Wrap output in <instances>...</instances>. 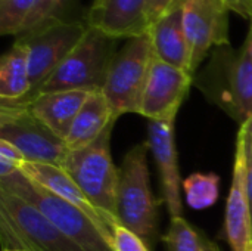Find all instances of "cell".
I'll return each mask as SVG.
<instances>
[{"mask_svg":"<svg viewBox=\"0 0 252 251\" xmlns=\"http://www.w3.org/2000/svg\"><path fill=\"white\" fill-rule=\"evenodd\" d=\"M112 123L94 142L80 149H69L63 170L74 179L89 201L106 217L109 228L120 223L117 219V188L120 169L111 155Z\"/></svg>","mask_w":252,"mask_h":251,"instance_id":"6da1fadb","label":"cell"},{"mask_svg":"<svg viewBox=\"0 0 252 251\" xmlns=\"http://www.w3.org/2000/svg\"><path fill=\"white\" fill-rule=\"evenodd\" d=\"M196 83L244 124L252 114V53L247 41L239 49L216 47Z\"/></svg>","mask_w":252,"mask_h":251,"instance_id":"7a4b0ae2","label":"cell"},{"mask_svg":"<svg viewBox=\"0 0 252 251\" xmlns=\"http://www.w3.org/2000/svg\"><path fill=\"white\" fill-rule=\"evenodd\" d=\"M0 189L9 191L37 207L83 251H114L99 226L84 212L40 186L22 172L0 179Z\"/></svg>","mask_w":252,"mask_h":251,"instance_id":"3957f363","label":"cell"},{"mask_svg":"<svg viewBox=\"0 0 252 251\" xmlns=\"http://www.w3.org/2000/svg\"><path fill=\"white\" fill-rule=\"evenodd\" d=\"M117 41V38L89 25L80 43L31 98L62 90H103L111 64L118 52Z\"/></svg>","mask_w":252,"mask_h":251,"instance_id":"277c9868","label":"cell"},{"mask_svg":"<svg viewBox=\"0 0 252 251\" xmlns=\"http://www.w3.org/2000/svg\"><path fill=\"white\" fill-rule=\"evenodd\" d=\"M148 152V142L139 143L126 154L120 166L117 219L143 241L151 243L158 228V203L151 189Z\"/></svg>","mask_w":252,"mask_h":251,"instance_id":"5b68a950","label":"cell"},{"mask_svg":"<svg viewBox=\"0 0 252 251\" xmlns=\"http://www.w3.org/2000/svg\"><path fill=\"white\" fill-rule=\"evenodd\" d=\"M0 234L3 249L21 251H83L37 207L0 189Z\"/></svg>","mask_w":252,"mask_h":251,"instance_id":"8992f818","label":"cell"},{"mask_svg":"<svg viewBox=\"0 0 252 251\" xmlns=\"http://www.w3.org/2000/svg\"><path fill=\"white\" fill-rule=\"evenodd\" d=\"M154 61L155 52L149 31L128 38L117 52L102 90L117 118L124 114H140Z\"/></svg>","mask_w":252,"mask_h":251,"instance_id":"52a82bcc","label":"cell"},{"mask_svg":"<svg viewBox=\"0 0 252 251\" xmlns=\"http://www.w3.org/2000/svg\"><path fill=\"white\" fill-rule=\"evenodd\" d=\"M0 139L16 146L28 163L63 167L69 152L65 139L35 118L21 102L1 101Z\"/></svg>","mask_w":252,"mask_h":251,"instance_id":"ba28073f","label":"cell"},{"mask_svg":"<svg viewBox=\"0 0 252 251\" xmlns=\"http://www.w3.org/2000/svg\"><path fill=\"white\" fill-rule=\"evenodd\" d=\"M87 27V24L80 21L55 22L32 34L16 38L28 47L31 92L24 99L31 98L46 83L84 37Z\"/></svg>","mask_w":252,"mask_h":251,"instance_id":"9c48e42d","label":"cell"},{"mask_svg":"<svg viewBox=\"0 0 252 251\" xmlns=\"http://www.w3.org/2000/svg\"><path fill=\"white\" fill-rule=\"evenodd\" d=\"M229 6L224 0H185L183 22L190 50V72L195 74L210 50L230 44Z\"/></svg>","mask_w":252,"mask_h":251,"instance_id":"30bf717a","label":"cell"},{"mask_svg":"<svg viewBox=\"0 0 252 251\" xmlns=\"http://www.w3.org/2000/svg\"><path fill=\"white\" fill-rule=\"evenodd\" d=\"M193 83V74L155 58L145 89L140 115L148 120L177 117Z\"/></svg>","mask_w":252,"mask_h":251,"instance_id":"8fae6325","label":"cell"},{"mask_svg":"<svg viewBox=\"0 0 252 251\" xmlns=\"http://www.w3.org/2000/svg\"><path fill=\"white\" fill-rule=\"evenodd\" d=\"M177 117L162 120H149L148 145L158 166L162 197L171 217L183 216L182 204V178L179 170V158L174 141V126Z\"/></svg>","mask_w":252,"mask_h":251,"instance_id":"7c38bea8","label":"cell"},{"mask_svg":"<svg viewBox=\"0 0 252 251\" xmlns=\"http://www.w3.org/2000/svg\"><path fill=\"white\" fill-rule=\"evenodd\" d=\"M224 231L230 250L252 251V210L245 185V130L242 126L236 138Z\"/></svg>","mask_w":252,"mask_h":251,"instance_id":"4fadbf2b","label":"cell"},{"mask_svg":"<svg viewBox=\"0 0 252 251\" xmlns=\"http://www.w3.org/2000/svg\"><path fill=\"white\" fill-rule=\"evenodd\" d=\"M87 24L114 38H133L149 31L145 0H106L92 6Z\"/></svg>","mask_w":252,"mask_h":251,"instance_id":"5bb4252c","label":"cell"},{"mask_svg":"<svg viewBox=\"0 0 252 251\" xmlns=\"http://www.w3.org/2000/svg\"><path fill=\"white\" fill-rule=\"evenodd\" d=\"M21 172L38 183L40 186L46 188L52 194L58 195L59 198L74 204L81 212H84L102 231L105 238L112 246V231L106 217L89 201L86 194L80 189V186L74 182V179L62 169L53 164H41V163H25ZM114 249V247H112Z\"/></svg>","mask_w":252,"mask_h":251,"instance_id":"9a60e30c","label":"cell"},{"mask_svg":"<svg viewBox=\"0 0 252 251\" xmlns=\"http://www.w3.org/2000/svg\"><path fill=\"white\" fill-rule=\"evenodd\" d=\"M89 95L90 92L86 90H62L40 93L31 99L12 102L24 104L35 118L65 139Z\"/></svg>","mask_w":252,"mask_h":251,"instance_id":"2e32d148","label":"cell"},{"mask_svg":"<svg viewBox=\"0 0 252 251\" xmlns=\"http://www.w3.org/2000/svg\"><path fill=\"white\" fill-rule=\"evenodd\" d=\"M155 58L190 72V50L183 22V6L149 28ZM192 74V72H190Z\"/></svg>","mask_w":252,"mask_h":251,"instance_id":"e0dca14e","label":"cell"},{"mask_svg":"<svg viewBox=\"0 0 252 251\" xmlns=\"http://www.w3.org/2000/svg\"><path fill=\"white\" fill-rule=\"evenodd\" d=\"M117 120L105 93L102 90L90 92L65 138L66 146L80 149L90 145Z\"/></svg>","mask_w":252,"mask_h":251,"instance_id":"ac0fdd59","label":"cell"},{"mask_svg":"<svg viewBox=\"0 0 252 251\" xmlns=\"http://www.w3.org/2000/svg\"><path fill=\"white\" fill-rule=\"evenodd\" d=\"M31 92L28 47L15 40V44L0 61V101H21Z\"/></svg>","mask_w":252,"mask_h":251,"instance_id":"d6986e66","label":"cell"},{"mask_svg":"<svg viewBox=\"0 0 252 251\" xmlns=\"http://www.w3.org/2000/svg\"><path fill=\"white\" fill-rule=\"evenodd\" d=\"M162 240L167 251H221L183 216L171 217L168 232Z\"/></svg>","mask_w":252,"mask_h":251,"instance_id":"ffe728a7","label":"cell"},{"mask_svg":"<svg viewBox=\"0 0 252 251\" xmlns=\"http://www.w3.org/2000/svg\"><path fill=\"white\" fill-rule=\"evenodd\" d=\"M77 0H38L32 12L24 22L16 38L25 37L55 22H68L66 13L75 6Z\"/></svg>","mask_w":252,"mask_h":251,"instance_id":"44dd1931","label":"cell"},{"mask_svg":"<svg viewBox=\"0 0 252 251\" xmlns=\"http://www.w3.org/2000/svg\"><path fill=\"white\" fill-rule=\"evenodd\" d=\"M186 203L195 210L214 206L220 195V178L216 173H193L183 180Z\"/></svg>","mask_w":252,"mask_h":251,"instance_id":"7402d4cb","label":"cell"},{"mask_svg":"<svg viewBox=\"0 0 252 251\" xmlns=\"http://www.w3.org/2000/svg\"><path fill=\"white\" fill-rule=\"evenodd\" d=\"M38 0H0V33L18 36Z\"/></svg>","mask_w":252,"mask_h":251,"instance_id":"603a6c76","label":"cell"},{"mask_svg":"<svg viewBox=\"0 0 252 251\" xmlns=\"http://www.w3.org/2000/svg\"><path fill=\"white\" fill-rule=\"evenodd\" d=\"M25 163V157L16 146L0 139V179L21 172Z\"/></svg>","mask_w":252,"mask_h":251,"instance_id":"cb8c5ba5","label":"cell"},{"mask_svg":"<svg viewBox=\"0 0 252 251\" xmlns=\"http://www.w3.org/2000/svg\"><path fill=\"white\" fill-rule=\"evenodd\" d=\"M112 247L114 251H149L146 241L121 223L112 228Z\"/></svg>","mask_w":252,"mask_h":251,"instance_id":"d4e9b609","label":"cell"},{"mask_svg":"<svg viewBox=\"0 0 252 251\" xmlns=\"http://www.w3.org/2000/svg\"><path fill=\"white\" fill-rule=\"evenodd\" d=\"M185 0H145V10L149 27L158 22L165 15L171 13L177 7L183 6Z\"/></svg>","mask_w":252,"mask_h":251,"instance_id":"484cf974","label":"cell"},{"mask_svg":"<svg viewBox=\"0 0 252 251\" xmlns=\"http://www.w3.org/2000/svg\"><path fill=\"white\" fill-rule=\"evenodd\" d=\"M245 130V185H247V192L250 198L252 210V142L248 136L247 127L241 124Z\"/></svg>","mask_w":252,"mask_h":251,"instance_id":"4316f807","label":"cell"},{"mask_svg":"<svg viewBox=\"0 0 252 251\" xmlns=\"http://www.w3.org/2000/svg\"><path fill=\"white\" fill-rule=\"evenodd\" d=\"M230 10L236 12L245 19H250L252 15V0H224Z\"/></svg>","mask_w":252,"mask_h":251,"instance_id":"83f0119b","label":"cell"},{"mask_svg":"<svg viewBox=\"0 0 252 251\" xmlns=\"http://www.w3.org/2000/svg\"><path fill=\"white\" fill-rule=\"evenodd\" d=\"M247 44L250 46V50H251L252 53V15L251 18H250V31H248V36H247Z\"/></svg>","mask_w":252,"mask_h":251,"instance_id":"f1b7e54d","label":"cell"},{"mask_svg":"<svg viewBox=\"0 0 252 251\" xmlns=\"http://www.w3.org/2000/svg\"><path fill=\"white\" fill-rule=\"evenodd\" d=\"M244 126L247 127V132H248V136H250V139H251L252 142V114L248 117V120L244 123Z\"/></svg>","mask_w":252,"mask_h":251,"instance_id":"f546056e","label":"cell"},{"mask_svg":"<svg viewBox=\"0 0 252 251\" xmlns=\"http://www.w3.org/2000/svg\"><path fill=\"white\" fill-rule=\"evenodd\" d=\"M106 0H93V4L92 6H97V4H102V3H105Z\"/></svg>","mask_w":252,"mask_h":251,"instance_id":"4dcf8cb0","label":"cell"},{"mask_svg":"<svg viewBox=\"0 0 252 251\" xmlns=\"http://www.w3.org/2000/svg\"><path fill=\"white\" fill-rule=\"evenodd\" d=\"M3 251H21V250H9V249H3Z\"/></svg>","mask_w":252,"mask_h":251,"instance_id":"1f68e13d","label":"cell"}]
</instances>
